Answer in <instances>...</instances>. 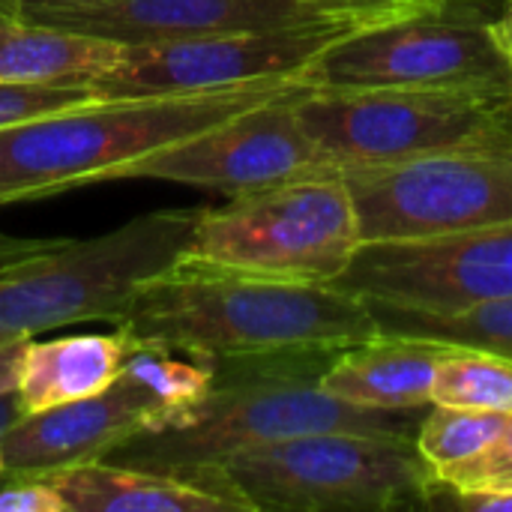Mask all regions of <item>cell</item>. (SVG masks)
<instances>
[{"mask_svg": "<svg viewBox=\"0 0 512 512\" xmlns=\"http://www.w3.org/2000/svg\"><path fill=\"white\" fill-rule=\"evenodd\" d=\"M297 114L330 171L512 144L510 87H315Z\"/></svg>", "mask_w": 512, "mask_h": 512, "instance_id": "6", "label": "cell"}, {"mask_svg": "<svg viewBox=\"0 0 512 512\" xmlns=\"http://www.w3.org/2000/svg\"><path fill=\"white\" fill-rule=\"evenodd\" d=\"M300 84L309 81L300 75L189 96L93 99L6 126L0 129V207L117 180L129 165Z\"/></svg>", "mask_w": 512, "mask_h": 512, "instance_id": "3", "label": "cell"}, {"mask_svg": "<svg viewBox=\"0 0 512 512\" xmlns=\"http://www.w3.org/2000/svg\"><path fill=\"white\" fill-rule=\"evenodd\" d=\"M345 348H306L216 360L210 393L174 426L138 432L105 462L183 477L246 447L321 435L363 432L414 438L411 411H381L345 402L321 387V375Z\"/></svg>", "mask_w": 512, "mask_h": 512, "instance_id": "2", "label": "cell"}, {"mask_svg": "<svg viewBox=\"0 0 512 512\" xmlns=\"http://www.w3.org/2000/svg\"><path fill=\"white\" fill-rule=\"evenodd\" d=\"M357 30L219 33L123 45L120 60L90 81L96 99L189 96L258 81L300 78L336 39Z\"/></svg>", "mask_w": 512, "mask_h": 512, "instance_id": "12", "label": "cell"}, {"mask_svg": "<svg viewBox=\"0 0 512 512\" xmlns=\"http://www.w3.org/2000/svg\"><path fill=\"white\" fill-rule=\"evenodd\" d=\"M183 480L234 512H393L432 507L441 489L414 438L321 432L246 447Z\"/></svg>", "mask_w": 512, "mask_h": 512, "instance_id": "4", "label": "cell"}, {"mask_svg": "<svg viewBox=\"0 0 512 512\" xmlns=\"http://www.w3.org/2000/svg\"><path fill=\"white\" fill-rule=\"evenodd\" d=\"M123 54L120 42L60 30L51 24L0 21L3 84H90Z\"/></svg>", "mask_w": 512, "mask_h": 512, "instance_id": "18", "label": "cell"}, {"mask_svg": "<svg viewBox=\"0 0 512 512\" xmlns=\"http://www.w3.org/2000/svg\"><path fill=\"white\" fill-rule=\"evenodd\" d=\"M201 207L156 210L87 240H0V345L69 324H114L132 291L186 249Z\"/></svg>", "mask_w": 512, "mask_h": 512, "instance_id": "5", "label": "cell"}, {"mask_svg": "<svg viewBox=\"0 0 512 512\" xmlns=\"http://www.w3.org/2000/svg\"><path fill=\"white\" fill-rule=\"evenodd\" d=\"M42 480L54 486L66 512H234L225 498L192 480L105 459L42 474Z\"/></svg>", "mask_w": 512, "mask_h": 512, "instance_id": "17", "label": "cell"}, {"mask_svg": "<svg viewBox=\"0 0 512 512\" xmlns=\"http://www.w3.org/2000/svg\"><path fill=\"white\" fill-rule=\"evenodd\" d=\"M456 345L423 336L378 333L345 348L321 375V387L345 402L381 411L432 408V387L441 360Z\"/></svg>", "mask_w": 512, "mask_h": 512, "instance_id": "15", "label": "cell"}, {"mask_svg": "<svg viewBox=\"0 0 512 512\" xmlns=\"http://www.w3.org/2000/svg\"><path fill=\"white\" fill-rule=\"evenodd\" d=\"M117 381L87 399L21 414L0 438L3 477H42L105 459L138 432L180 423L213 387L216 360L126 342Z\"/></svg>", "mask_w": 512, "mask_h": 512, "instance_id": "8", "label": "cell"}, {"mask_svg": "<svg viewBox=\"0 0 512 512\" xmlns=\"http://www.w3.org/2000/svg\"><path fill=\"white\" fill-rule=\"evenodd\" d=\"M357 249L351 192L327 168L201 207L180 258L267 279L333 282Z\"/></svg>", "mask_w": 512, "mask_h": 512, "instance_id": "7", "label": "cell"}, {"mask_svg": "<svg viewBox=\"0 0 512 512\" xmlns=\"http://www.w3.org/2000/svg\"><path fill=\"white\" fill-rule=\"evenodd\" d=\"M447 0H60L27 3L18 18L120 45L273 30H366Z\"/></svg>", "mask_w": 512, "mask_h": 512, "instance_id": "10", "label": "cell"}, {"mask_svg": "<svg viewBox=\"0 0 512 512\" xmlns=\"http://www.w3.org/2000/svg\"><path fill=\"white\" fill-rule=\"evenodd\" d=\"M0 512H66V504L42 477H3Z\"/></svg>", "mask_w": 512, "mask_h": 512, "instance_id": "24", "label": "cell"}, {"mask_svg": "<svg viewBox=\"0 0 512 512\" xmlns=\"http://www.w3.org/2000/svg\"><path fill=\"white\" fill-rule=\"evenodd\" d=\"M18 417H21V408H18V396H15V390H12V393L0 396V438H3V432H6ZM0 480H3V471H0Z\"/></svg>", "mask_w": 512, "mask_h": 512, "instance_id": "27", "label": "cell"}, {"mask_svg": "<svg viewBox=\"0 0 512 512\" xmlns=\"http://www.w3.org/2000/svg\"><path fill=\"white\" fill-rule=\"evenodd\" d=\"M114 327L132 345L210 360L354 348L381 333L369 306L330 282L267 279L183 258L141 282Z\"/></svg>", "mask_w": 512, "mask_h": 512, "instance_id": "1", "label": "cell"}, {"mask_svg": "<svg viewBox=\"0 0 512 512\" xmlns=\"http://www.w3.org/2000/svg\"><path fill=\"white\" fill-rule=\"evenodd\" d=\"M432 405L510 414L512 360L480 348H453L435 372Z\"/></svg>", "mask_w": 512, "mask_h": 512, "instance_id": "20", "label": "cell"}, {"mask_svg": "<svg viewBox=\"0 0 512 512\" xmlns=\"http://www.w3.org/2000/svg\"><path fill=\"white\" fill-rule=\"evenodd\" d=\"M339 174L360 243L432 240L512 219V144L456 147Z\"/></svg>", "mask_w": 512, "mask_h": 512, "instance_id": "9", "label": "cell"}, {"mask_svg": "<svg viewBox=\"0 0 512 512\" xmlns=\"http://www.w3.org/2000/svg\"><path fill=\"white\" fill-rule=\"evenodd\" d=\"M90 84H3L0 81V129L57 114L93 102Z\"/></svg>", "mask_w": 512, "mask_h": 512, "instance_id": "23", "label": "cell"}, {"mask_svg": "<svg viewBox=\"0 0 512 512\" xmlns=\"http://www.w3.org/2000/svg\"><path fill=\"white\" fill-rule=\"evenodd\" d=\"M309 90L315 87L300 84L270 102L246 108L213 129L129 165L123 177L171 180L243 195L312 171H327L297 114V99Z\"/></svg>", "mask_w": 512, "mask_h": 512, "instance_id": "14", "label": "cell"}, {"mask_svg": "<svg viewBox=\"0 0 512 512\" xmlns=\"http://www.w3.org/2000/svg\"><path fill=\"white\" fill-rule=\"evenodd\" d=\"M447 495H453V507L465 512H512V492H447Z\"/></svg>", "mask_w": 512, "mask_h": 512, "instance_id": "25", "label": "cell"}, {"mask_svg": "<svg viewBox=\"0 0 512 512\" xmlns=\"http://www.w3.org/2000/svg\"><path fill=\"white\" fill-rule=\"evenodd\" d=\"M504 423H507L504 411L432 405V411L417 426L414 444L438 477L441 471L486 450L498 438Z\"/></svg>", "mask_w": 512, "mask_h": 512, "instance_id": "21", "label": "cell"}, {"mask_svg": "<svg viewBox=\"0 0 512 512\" xmlns=\"http://www.w3.org/2000/svg\"><path fill=\"white\" fill-rule=\"evenodd\" d=\"M24 345H27V339L24 342H6V345H0V396H6V393L15 390Z\"/></svg>", "mask_w": 512, "mask_h": 512, "instance_id": "26", "label": "cell"}, {"mask_svg": "<svg viewBox=\"0 0 512 512\" xmlns=\"http://www.w3.org/2000/svg\"><path fill=\"white\" fill-rule=\"evenodd\" d=\"M303 78L318 90L510 87L512 63L495 24L450 6L336 39Z\"/></svg>", "mask_w": 512, "mask_h": 512, "instance_id": "11", "label": "cell"}, {"mask_svg": "<svg viewBox=\"0 0 512 512\" xmlns=\"http://www.w3.org/2000/svg\"><path fill=\"white\" fill-rule=\"evenodd\" d=\"M333 288L420 312H459L512 297V219L399 243H360Z\"/></svg>", "mask_w": 512, "mask_h": 512, "instance_id": "13", "label": "cell"}, {"mask_svg": "<svg viewBox=\"0 0 512 512\" xmlns=\"http://www.w3.org/2000/svg\"><path fill=\"white\" fill-rule=\"evenodd\" d=\"M495 33H498V42H501L504 54L510 57V63H512V9L504 15V21H498V24H495Z\"/></svg>", "mask_w": 512, "mask_h": 512, "instance_id": "28", "label": "cell"}, {"mask_svg": "<svg viewBox=\"0 0 512 512\" xmlns=\"http://www.w3.org/2000/svg\"><path fill=\"white\" fill-rule=\"evenodd\" d=\"M438 483L447 492H512V411L486 450L441 471Z\"/></svg>", "mask_w": 512, "mask_h": 512, "instance_id": "22", "label": "cell"}, {"mask_svg": "<svg viewBox=\"0 0 512 512\" xmlns=\"http://www.w3.org/2000/svg\"><path fill=\"white\" fill-rule=\"evenodd\" d=\"M381 333L423 336L456 348H480L512 360V297L486 300L459 312H420L378 300H363Z\"/></svg>", "mask_w": 512, "mask_h": 512, "instance_id": "19", "label": "cell"}, {"mask_svg": "<svg viewBox=\"0 0 512 512\" xmlns=\"http://www.w3.org/2000/svg\"><path fill=\"white\" fill-rule=\"evenodd\" d=\"M0 21H6V18H0Z\"/></svg>", "mask_w": 512, "mask_h": 512, "instance_id": "30", "label": "cell"}, {"mask_svg": "<svg viewBox=\"0 0 512 512\" xmlns=\"http://www.w3.org/2000/svg\"><path fill=\"white\" fill-rule=\"evenodd\" d=\"M126 336L78 333L63 339H27L15 396L21 414H39L108 390L126 360Z\"/></svg>", "mask_w": 512, "mask_h": 512, "instance_id": "16", "label": "cell"}, {"mask_svg": "<svg viewBox=\"0 0 512 512\" xmlns=\"http://www.w3.org/2000/svg\"><path fill=\"white\" fill-rule=\"evenodd\" d=\"M27 3H60V0H0V18H18Z\"/></svg>", "mask_w": 512, "mask_h": 512, "instance_id": "29", "label": "cell"}]
</instances>
